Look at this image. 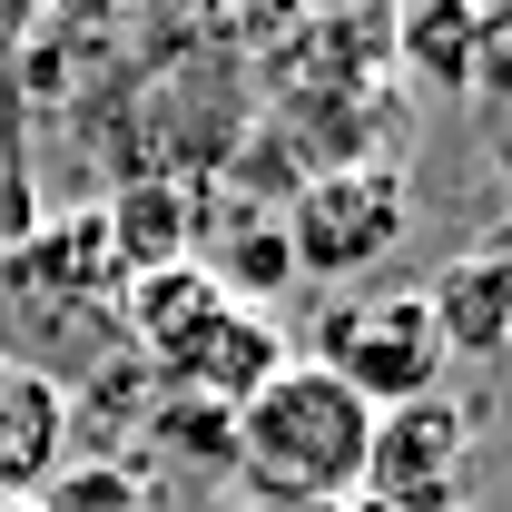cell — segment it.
<instances>
[{
    "mask_svg": "<svg viewBox=\"0 0 512 512\" xmlns=\"http://www.w3.org/2000/svg\"><path fill=\"white\" fill-rule=\"evenodd\" d=\"M365 434H375V404H355L316 355H286L227 414V473H247L256 503H355Z\"/></svg>",
    "mask_w": 512,
    "mask_h": 512,
    "instance_id": "1",
    "label": "cell"
},
{
    "mask_svg": "<svg viewBox=\"0 0 512 512\" xmlns=\"http://www.w3.org/2000/svg\"><path fill=\"white\" fill-rule=\"evenodd\" d=\"M316 365L355 404H375V414H394V404H424L434 384H444V335H434V316H424V296H355L345 316H325V345Z\"/></svg>",
    "mask_w": 512,
    "mask_h": 512,
    "instance_id": "2",
    "label": "cell"
},
{
    "mask_svg": "<svg viewBox=\"0 0 512 512\" xmlns=\"http://www.w3.org/2000/svg\"><path fill=\"white\" fill-rule=\"evenodd\" d=\"M404 237V178L375 168V158H345V168H316L296 207H286V256L296 276H365L375 256H394Z\"/></svg>",
    "mask_w": 512,
    "mask_h": 512,
    "instance_id": "3",
    "label": "cell"
},
{
    "mask_svg": "<svg viewBox=\"0 0 512 512\" xmlns=\"http://www.w3.org/2000/svg\"><path fill=\"white\" fill-rule=\"evenodd\" d=\"M463 463H473V414L453 394H424V404H394L365 434V483H355V512H463Z\"/></svg>",
    "mask_w": 512,
    "mask_h": 512,
    "instance_id": "4",
    "label": "cell"
},
{
    "mask_svg": "<svg viewBox=\"0 0 512 512\" xmlns=\"http://www.w3.org/2000/svg\"><path fill=\"white\" fill-rule=\"evenodd\" d=\"M276 365H286V345H276V325H266V306H247V296H227V306H217V316L197 325V335L178 345V355H168V365H158V375L178 384L188 404H217V414H237V404H247L256 384L276 375Z\"/></svg>",
    "mask_w": 512,
    "mask_h": 512,
    "instance_id": "5",
    "label": "cell"
},
{
    "mask_svg": "<svg viewBox=\"0 0 512 512\" xmlns=\"http://www.w3.org/2000/svg\"><path fill=\"white\" fill-rule=\"evenodd\" d=\"M60 463H69V384L0 365V512H30Z\"/></svg>",
    "mask_w": 512,
    "mask_h": 512,
    "instance_id": "6",
    "label": "cell"
},
{
    "mask_svg": "<svg viewBox=\"0 0 512 512\" xmlns=\"http://www.w3.org/2000/svg\"><path fill=\"white\" fill-rule=\"evenodd\" d=\"M424 316L444 335V355H503L512 345V247H463L434 266Z\"/></svg>",
    "mask_w": 512,
    "mask_h": 512,
    "instance_id": "7",
    "label": "cell"
},
{
    "mask_svg": "<svg viewBox=\"0 0 512 512\" xmlns=\"http://www.w3.org/2000/svg\"><path fill=\"white\" fill-rule=\"evenodd\" d=\"M30 512H148V473L128 453H69Z\"/></svg>",
    "mask_w": 512,
    "mask_h": 512,
    "instance_id": "8",
    "label": "cell"
},
{
    "mask_svg": "<svg viewBox=\"0 0 512 512\" xmlns=\"http://www.w3.org/2000/svg\"><path fill=\"white\" fill-rule=\"evenodd\" d=\"M394 50L434 89H473V10H414V20H394Z\"/></svg>",
    "mask_w": 512,
    "mask_h": 512,
    "instance_id": "9",
    "label": "cell"
},
{
    "mask_svg": "<svg viewBox=\"0 0 512 512\" xmlns=\"http://www.w3.org/2000/svg\"><path fill=\"white\" fill-rule=\"evenodd\" d=\"M473 99H512V10H473Z\"/></svg>",
    "mask_w": 512,
    "mask_h": 512,
    "instance_id": "10",
    "label": "cell"
},
{
    "mask_svg": "<svg viewBox=\"0 0 512 512\" xmlns=\"http://www.w3.org/2000/svg\"><path fill=\"white\" fill-rule=\"evenodd\" d=\"M227 276H247L256 296H266V286H286V276H296V256H286V227H247V247L227 256ZM247 296V306H256Z\"/></svg>",
    "mask_w": 512,
    "mask_h": 512,
    "instance_id": "11",
    "label": "cell"
},
{
    "mask_svg": "<svg viewBox=\"0 0 512 512\" xmlns=\"http://www.w3.org/2000/svg\"><path fill=\"white\" fill-rule=\"evenodd\" d=\"M256 512H355V503H256Z\"/></svg>",
    "mask_w": 512,
    "mask_h": 512,
    "instance_id": "12",
    "label": "cell"
},
{
    "mask_svg": "<svg viewBox=\"0 0 512 512\" xmlns=\"http://www.w3.org/2000/svg\"><path fill=\"white\" fill-rule=\"evenodd\" d=\"M493 158H503V188H512V119H503V138H493Z\"/></svg>",
    "mask_w": 512,
    "mask_h": 512,
    "instance_id": "13",
    "label": "cell"
}]
</instances>
